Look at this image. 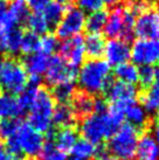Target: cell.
Listing matches in <instances>:
<instances>
[{
	"label": "cell",
	"mask_w": 159,
	"mask_h": 160,
	"mask_svg": "<svg viewBox=\"0 0 159 160\" xmlns=\"http://www.w3.org/2000/svg\"><path fill=\"white\" fill-rule=\"evenodd\" d=\"M123 110L115 105H109L105 112H93L82 118L80 132L83 139L98 146L115 133L123 124Z\"/></svg>",
	"instance_id": "6da1fadb"
},
{
	"label": "cell",
	"mask_w": 159,
	"mask_h": 160,
	"mask_svg": "<svg viewBox=\"0 0 159 160\" xmlns=\"http://www.w3.org/2000/svg\"><path fill=\"white\" fill-rule=\"evenodd\" d=\"M81 66L76 80L82 91L91 96L105 93L112 82L110 64L102 58H90Z\"/></svg>",
	"instance_id": "7a4b0ae2"
},
{
	"label": "cell",
	"mask_w": 159,
	"mask_h": 160,
	"mask_svg": "<svg viewBox=\"0 0 159 160\" xmlns=\"http://www.w3.org/2000/svg\"><path fill=\"white\" fill-rule=\"evenodd\" d=\"M137 14L128 6H114L110 13H108L106 23L104 26V34L110 39L131 40L133 36V28Z\"/></svg>",
	"instance_id": "3957f363"
},
{
	"label": "cell",
	"mask_w": 159,
	"mask_h": 160,
	"mask_svg": "<svg viewBox=\"0 0 159 160\" xmlns=\"http://www.w3.org/2000/svg\"><path fill=\"white\" fill-rule=\"evenodd\" d=\"M55 108L52 93L44 88H40L29 108L28 123L41 133H48L53 129L52 117Z\"/></svg>",
	"instance_id": "277c9868"
},
{
	"label": "cell",
	"mask_w": 159,
	"mask_h": 160,
	"mask_svg": "<svg viewBox=\"0 0 159 160\" xmlns=\"http://www.w3.org/2000/svg\"><path fill=\"white\" fill-rule=\"evenodd\" d=\"M139 130L130 124H122L109 138L108 151L118 160H135Z\"/></svg>",
	"instance_id": "5b68a950"
},
{
	"label": "cell",
	"mask_w": 159,
	"mask_h": 160,
	"mask_svg": "<svg viewBox=\"0 0 159 160\" xmlns=\"http://www.w3.org/2000/svg\"><path fill=\"white\" fill-rule=\"evenodd\" d=\"M28 74L22 62L14 56L3 60L0 67V88L11 95H19L28 82Z\"/></svg>",
	"instance_id": "8992f818"
},
{
	"label": "cell",
	"mask_w": 159,
	"mask_h": 160,
	"mask_svg": "<svg viewBox=\"0 0 159 160\" xmlns=\"http://www.w3.org/2000/svg\"><path fill=\"white\" fill-rule=\"evenodd\" d=\"M22 156L35 158L40 154L44 144V134L35 130L29 123H20L14 134Z\"/></svg>",
	"instance_id": "52a82bcc"
},
{
	"label": "cell",
	"mask_w": 159,
	"mask_h": 160,
	"mask_svg": "<svg viewBox=\"0 0 159 160\" xmlns=\"http://www.w3.org/2000/svg\"><path fill=\"white\" fill-rule=\"evenodd\" d=\"M130 58L137 67L159 64V40L137 39L131 46Z\"/></svg>",
	"instance_id": "ba28073f"
},
{
	"label": "cell",
	"mask_w": 159,
	"mask_h": 160,
	"mask_svg": "<svg viewBox=\"0 0 159 160\" xmlns=\"http://www.w3.org/2000/svg\"><path fill=\"white\" fill-rule=\"evenodd\" d=\"M79 69L62 60L60 56H50L47 70L44 72V81L48 85H54L63 82H76Z\"/></svg>",
	"instance_id": "9c48e42d"
},
{
	"label": "cell",
	"mask_w": 159,
	"mask_h": 160,
	"mask_svg": "<svg viewBox=\"0 0 159 160\" xmlns=\"http://www.w3.org/2000/svg\"><path fill=\"white\" fill-rule=\"evenodd\" d=\"M85 13L79 7H69L62 17L56 28V36L63 40L80 35L85 27Z\"/></svg>",
	"instance_id": "30bf717a"
},
{
	"label": "cell",
	"mask_w": 159,
	"mask_h": 160,
	"mask_svg": "<svg viewBox=\"0 0 159 160\" xmlns=\"http://www.w3.org/2000/svg\"><path fill=\"white\" fill-rule=\"evenodd\" d=\"M133 34L138 39L159 40V8L150 6L138 14Z\"/></svg>",
	"instance_id": "8fae6325"
},
{
	"label": "cell",
	"mask_w": 159,
	"mask_h": 160,
	"mask_svg": "<svg viewBox=\"0 0 159 160\" xmlns=\"http://www.w3.org/2000/svg\"><path fill=\"white\" fill-rule=\"evenodd\" d=\"M105 93L110 105H115L124 111L130 104L136 102L138 90L135 84H129L121 81H112Z\"/></svg>",
	"instance_id": "7c38bea8"
},
{
	"label": "cell",
	"mask_w": 159,
	"mask_h": 160,
	"mask_svg": "<svg viewBox=\"0 0 159 160\" xmlns=\"http://www.w3.org/2000/svg\"><path fill=\"white\" fill-rule=\"evenodd\" d=\"M60 58L64 60L68 64L79 68L84 62L85 52H84V41L81 35L69 38L59 46Z\"/></svg>",
	"instance_id": "4fadbf2b"
},
{
	"label": "cell",
	"mask_w": 159,
	"mask_h": 160,
	"mask_svg": "<svg viewBox=\"0 0 159 160\" xmlns=\"http://www.w3.org/2000/svg\"><path fill=\"white\" fill-rule=\"evenodd\" d=\"M130 53H131V46L129 42L123 39H110L105 42L104 48V56L105 61L110 66H118L124 62H128L130 60Z\"/></svg>",
	"instance_id": "5bb4252c"
},
{
	"label": "cell",
	"mask_w": 159,
	"mask_h": 160,
	"mask_svg": "<svg viewBox=\"0 0 159 160\" xmlns=\"http://www.w3.org/2000/svg\"><path fill=\"white\" fill-rule=\"evenodd\" d=\"M47 134L48 139L55 144V146L66 153L70 152L75 142L79 140L77 132L74 128H61L59 131H54L52 129Z\"/></svg>",
	"instance_id": "9a60e30c"
},
{
	"label": "cell",
	"mask_w": 159,
	"mask_h": 160,
	"mask_svg": "<svg viewBox=\"0 0 159 160\" xmlns=\"http://www.w3.org/2000/svg\"><path fill=\"white\" fill-rule=\"evenodd\" d=\"M137 160H159L158 144L151 133H143L138 139L136 157Z\"/></svg>",
	"instance_id": "2e32d148"
},
{
	"label": "cell",
	"mask_w": 159,
	"mask_h": 160,
	"mask_svg": "<svg viewBox=\"0 0 159 160\" xmlns=\"http://www.w3.org/2000/svg\"><path fill=\"white\" fill-rule=\"evenodd\" d=\"M49 58H50L49 55H46L41 52H36V53L26 55L22 64L26 69L28 76L41 77L42 75H44V72L47 70Z\"/></svg>",
	"instance_id": "e0dca14e"
},
{
	"label": "cell",
	"mask_w": 159,
	"mask_h": 160,
	"mask_svg": "<svg viewBox=\"0 0 159 160\" xmlns=\"http://www.w3.org/2000/svg\"><path fill=\"white\" fill-rule=\"evenodd\" d=\"M77 120V116L70 103H58L55 104L52 117V123L58 128H73Z\"/></svg>",
	"instance_id": "ac0fdd59"
},
{
	"label": "cell",
	"mask_w": 159,
	"mask_h": 160,
	"mask_svg": "<svg viewBox=\"0 0 159 160\" xmlns=\"http://www.w3.org/2000/svg\"><path fill=\"white\" fill-rule=\"evenodd\" d=\"M124 119L128 120V124L132 125L137 130H143L147 128L150 124V117L149 112L145 110V108L137 102L130 104L124 110Z\"/></svg>",
	"instance_id": "d6986e66"
},
{
	"label": "cell",
	"mask_w": 159,
	"mask_h": 160,
	"mask_svg": "<svg viewBox=\"0 0 159 160\" xmlns=\"http://www.w3.org/2000/svg\"><path fill=\"white\" fill-rule=\"evenodd\" d=\"M141 105L149 113L157 112L159 110V67H156L155 82L141 93Z\"/></svg>",
	"instance_id": "ffe728a7"
},
{
	"label": "cell",
	"mask_w": 159,
	"mask_h": 160,
	"mask_svg": "<svg viewBox=\"0 0 159 160\" xmlns=\"http://www.w3.org/2000/svg\"><path fill=\"white\" fill-rule=\"evenodd\" d=\"M22 113L23 112L14 95L7 92L0 95V120L18 119Z\"/></svg>",
	"instance_id": "44dd1931"
},
{
	"label": "cell",
	"mask_w": 159,
	"mask_h": 160,
	"mask_svg": "<svg viewBox=\"0 0 159 160\" xmlns=\"http://www.w3.org/2000/svg\"><path fill=\"white\" fill-rule=\"evenodd\" d=\"M70 102V105L74 109L77 118H84L94 112L95 98L94 96L84 92V91H79V92L74 93Z\"/></svg>",
	"instance_id": "7402d4cb"
},
{
	"label": "cell",
	"mask_w": 159,
	"mask_h": 160,
	"mask_svg": "<svg viewBox=\"0 0 159 160\" xmlns=\"http://www.w3.org/2000/svg\"><path fill=\"white\" fill-rule=\"evenodd\" d=\"M22 31L20 27H12L7 31H4V40H3V49L9 55L15 58L17 54L20 53L21 46Z\"/></svg>",
	"instance_id": "603a6c76"
},
{
	"label": "cell",
	"mask_w": 159,
	"mask_h": 160,
	"mask_svg": "<svg viewBox=\"0 0 159 160\" xmlns=\"http://www.w3.org/2000/svg\"><path fill=\"white\" fill-rule=\"evenodd\" d=\"M84 41V52L90 58H101L104 54L105 40L101 34H89Z\"/></svg>",
	"instance_id": "cb8c5ba5"
},
{
	"label": "cell",
	"mask_w": 159,
	"mask_h": 160,
	"mask_svg": "<svg viewBox=\"0 0 159 160\" xmlns=\"http://www.w3.org/2000/svg\"><path fill=\"white\" fill-rule=\"evenodd\" d=\"M66 12V7L64 5L60 4L58 1H50L46 7H44L41 13L44 15V20L47 21L48 26L52 28H55L58 26L59 22L61 21L63 14Z\"/></svg>",
	"instance_id": "d4e9b609"
},
{
	"label": "cell",
	"mask_w": 159,
	"mask_h": 160,
	"mask_svg": "<svg viewBox=\"0 0 159 160\" xmlns=\"http://www.w3.org/2000/svg\"><path fill=\"white\" fill-rule=\"evenodd\" d=\"M114 74L116 78L121 82L129 83V84L138 83V67L133 63L124 62L116 66Z\"/></svg>",
	"instance_id": "484cf974"
},
{
	"label": "cell",
	"mask_w": 159,
	"mask_h": 160,
	"mask_svg": "<svg viewBox=\"0 0 159 160\" xmlns=\"http://www.w3.org/2000/svg\"><path fill=\"white\" fill-rule=\"evenodd\" d=\"M108 19V12L104 9H100L93 13H89L85 18V29L89 32V34H100L106 23Z\"/></svg>",
	"instance_id": "4316f807"
},
{
	"label": "cell",
	"mask_w": 159,
	"mask_h": 160,
	"mask_svg": "<svg viewBox=\"0 0 159 160\" xmlns=\"http://www.w3.org/2000/svg\"><path fill=\"white\" fill-rule=\"evenodd\" d=\"M71 156L76 157L79 159L91 160L97 154V146L91 144L85 139H80L75 142V145L71 148Z\"/></svg>",
	"instance_id": "83f0119b"
},
{
	"label": "cell",
	"mask_w": 159,
	"mask_h": 160,
	"mask_svg": "<svg viewBox=\"0 0 159 160\" xmlns=\"http://www.w3.org/2000/svg\"><path fill=\"white\" fill-rule=\"evenodd\" d=\"M75 83L76 82H63L60 84H56L53 87L52 96L54 101L58 103H69L74 96L75 91Z\"/></svg>",
	"instance_id": "f1b7e54d"
},
{
	"label": "cell",
	"mask_w": 159,
	"mask_h": 160,
	"mask_svg": "<svg viewBox=\"0 0 159 160\" xmlns=\"http://www.w3.org/2000/svg\"><path fill=\"white\" fill-rule=\"evenodd\" d=\"M9 15L15 26H20L26 22L29 15V9L27 7L25 0H13L9 4Z\"/></svg>",
	"instance_id": "f546056e"
},
{
	"label": "cell",
	"mask_w": 159,
	"mask_h": 160,
	"mask_svg": "<svg viewBox=\"0 0 159 160\" xmlns=\"http://www.w3.org/2000/svg\"><path fill=\"white\" fill-rule=\"evenodd\" d=\"M25 23L28 27V31L35 33L39 36L44 35L50 31V27L48 26L47 21L44 20L41 12H34V13L29 14Z\"/></svg>",
	"instance_id": "4dcf8cb0"
},
{
	"label": "cell",
	"mask_w": 159,
	"mask_h": 160,
	"mask_svg": "<svg viewBox=\"0 0 159 160\" xmlns=\"http://www.w3.org/2000/svg\"><path fill=\"white\" fill-rule=\"evenodd\" d=\"M40 47V36L33 32L28 31L26 33H22L21 46H20V52L25 55L36 53L39 52Z\"/></svg>",
	"instance_id": "1f68e13d"
},
{
	"label": "cell",
	"mask_w": 159,
	"mask_h": 160,
	"mask_svg": "<svg viewBox=\"0 0 159 160\" xmlns=\"http://www.w3.org/2000/svg\"><path fill=\"white\" fill-rule=\"evenodd\" d=\"M40 159L41 160H67L68 157H67L66 152L59 150L58 147L55 146L50 139H48L47 142H44V146L41 148V152H40Z\"/></svg>",
	"instance_id": "d6a6232c"
},
{
	"label": "cell",
	"mask_w": 159,
	"mask_h": 160,
	"mask_svg": "<svg viewBox=\"0 0 159 160\" xmlns=\"http://www.w3.org/2000/svg\"><path fill=\"white\" fill-rule=\"evenodd\" d=\"M59 46H60V43H59L58 36L47 33V34H44L42 38H40L39 52L46 54V55L52 56V55L59 49Z\"/></svg>",
	"instance_id": "836d02e7"
},
{
	"label": "cell",
	"mask_w": 159,
	"mask_h": 160,
	"mask_svg": "<svg viewBox=\"0 0 159 160\" xmlns=\"http://www.w3.org/2000/svg\"><path fill=\"white\" fill-rule=\"evenodd\" d=\"M156 78V67L153 66H143L138 69V83L144 88H149Z\"/></svg>",
	"instance_id": "e575fe53"
},
{
	"label": "cell",
	"mask_w": 159,
	"mask_h": 160,
	"mask_svg": "<svg viewBox=\"0 0 159 160\" xmlns=\"http://www.w3.org/2000/svg\"><path fill=\"white\" fill-rule=\"evenodd\" d=\"M12 27H17L9 15V4L6 0H0V28L7 31Z\"/></svg>",
	"instance_id": "d590c367"
},
{
	"label": "cell",
	"mask_w": 159,
	"mask_h": 160,
	"mask_svg": "<svg viewBox=\"0 0 159 160\" xmlns=\"http://www.w3.org/2000/svg\"><path fill=\"white\" fill-rule=\"evenodd\" d=\"M18 119H3L0 120V138L3 139H8L15 134L19 126Z\"/></svg>",
	"instance_id": "8d00e7d4"
},
{
	"label": "cell",
	"mask_w": 159,
	"mask_h": 160,
	"mask_svg": "<svg viewBox=\"0 0 159 160\" xmlns=\"http://www.w3.org/2000/svg\"><path fill=\"white\" fill-rule=\"evenodd\" d=\"M77 7L84 13H93L104 7V0H76Z\"/></svg>",
	"instance_id": "74e56055"
},
{
	"label": "cell",
	"mask_w": 159,
	"mask_h": 160,
	"mask_svg": "<svg viewBox=\"0 0 159 160\" xmlns=\"http://www.w3.org/2000/svg\"><path fill=\"white\" fill-rule=\"evenodd\" d=\"M50 1L53 0H25L28 9H32L33 12H41Z\"/></svg>",
	"instance_id": "f35d334b"
},
{
	"label": "cell",
	"mask_w": 159,
	"mask_h": 160,
	"mask_svg": "<svg viewBox=\"0 0 159 160\" xmlns=\"http://www.w3.org/2000/svg\"><path fill=\"white\" fill-rule=\"evenodd\" d=\"M0 160H22L21 158H18L6 148L5 146L0 145Z\"/></svg>",
	"instance_id": "ab89813d"
},
{
	"label": "cell",
	"mask_w": 159,
	"mask_h": 160,
	"mask_svg": "<svg viewBox=\"0 0 159 160\" xmlns=\"http://www.w3.org/2000/svg\"><path fill=\"white\" fill-rule=\"evenodd\" d=\"M95 160H118L115 156H112L109 151L98 150L97 154L95 156Z\"/></svg>",
	"instance_id": "60d3db41"
},
{
	"label": "cell",
	"mask_w": 159,
	"mask_h": 160,
	"mask_svg": "<svg viewBox=\"0 0 159 160\" xmlns=\"http://www.w3.org/2000/svg\"><path fill=\"white\" fill-rule=\"evenodd\" d=\"M153 133H152V136H153V138L156 139V142H157V144L159 145V120L156 123L155 125H153Z\"/></svg>",
	"instance_id": "b9f144b4"
},
{
	"label": "cell",
	"mask_w": 159,
	"mask_h": 160,
	"mask_svg": "<svg viewBox=\"0 0 159 160\" xmlns=\"http://www.w3.org/2000/svg\"><path fill=\"white\" fill-rule=\"evenodd\" d=\"M3 40H4V31L0 28V49H3Z\"/></svg>",
	"instance_id": "7bdbcfd3"
},
{
	"label": "cell",
	"mask_w": 159,
	"mask_h": 160,
	"mask_svg": "<svg viewBox=\"0 0 159 160\" xmlns=\"http://www.w3.org/2000/svg\"><path fill=\"white\" fill-rule=\"evenodd\" d=\"M58 2H60V4L62 5H67V4H71L73 1H75V0H56Z\"/></svg>",
	"instance_id": "ee69618b"
},
{
	"label": "cell",
	"mask_w": 159,
	"mask_h": 160,
	"mask_svg": "<svg viewBox=\"0 0 159 160\" xmlns=\"http://www.w3.org/2000/svg\"><path fill=\"white\" fill-rule=\"evenodd\" d=\"M117 2V0H104V4H106V5H114Z\"/></svg>",
	"instance_id": "f6af8a7d"
},
{
	"label": "cell",
	"mask_w": 159,
	"mask_h": 160,
	"mask_svg": "<svg viewBox=\"0 0 159 160\" xmlns=\"http://www.w3.org/2000/svg\"><path fill=\"white\" fill-rule=\"evenodd\" d=\"M67 160H83V159H79V158H76V157H73V156H71L70 158H68Z\"/></svg>",
	"instance_id": "bcb514c9"
},
{
	"label": "cell",
	"mask_w": 159,
	"mask_h": 160,
	"mask_svg": "<svg viewBox=\"0 0 159 160\" xmlns=\"http://www.w3.org/2000/svg\"><path fill=\"white\" fill-rule=\"evenodd\" d=\"M1 62H3V58H0V67H1Z\"/></svg>",
	"instance_id": "7dc6e473"
},
{
	"label": "cell",
	"mask_w": 159,
	"mask_h": 160,
	"mask_svg": "<svg viewBox=\"0 0 159 160\" xmlns=\"http://www.w3.org/2000/svg\"><path fill=\"white\" fill-rule=\"evenodd\" d=\"M157 112H158V117H159V110H158V111H157Z\"/></svg>",
	"instance_id": "c3c4849f"
},
{
	"label": "cell",
	"mask_w": 159,
	"mask_h": 160,
	"mask_svg": "<svg viewBox=\"0 0 159 160\" xmlns=\"http://www.w3.org/2000/svg\"><path fill=\"white\" fill-rule=\"evenodd\" d=\"M158 152H159V145H158Z\"/></svg>",
	"instance_id": "681fc988"
},
{
	"label": "cell",
	"mask_w": 159,
	"mask_h": 160,
	"mask_svg": "<svg viewBox=\"0 0 159 160\" xmlns=\"http://www.w3.org/2000/svg\"><path fill=\"white\" fill-rule=\"evenodd\" d=\"M6 1H8V0H6Z\"/></svg>",
	"instance_id": "f907efd6"
},
{
	"label": "cell",
	"mask_w": 159,
	"mask_h": 160,
	"mask_svg": "<svg viewBox=\"0 0 159 160\" xmlns=\"http://www.w3.org/2000/svg\"><path fill=\"white\" fill-rule=\"evenodd\" d=\"M158 1H159V0H158Z\"/></svg>",
	"instance_id": "816d5d0a"
}]
</instances>
